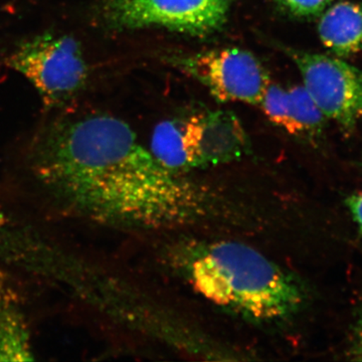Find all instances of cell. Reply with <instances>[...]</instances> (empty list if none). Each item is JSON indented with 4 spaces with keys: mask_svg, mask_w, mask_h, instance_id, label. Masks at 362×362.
I'll use <instances>...</instances> for the list:
<instances>
[{
    "mask_svg": "<svg viewBox=\"0 0 362 362\" xmlns=\"http://www.w3.org/2000/svg\"><path fill=\"white\" fill-rule=\"evenodd\" d=\"M187 119L159 123L151 139V153L164 168L182 173L192 168L187 143Z\"/></svg>",
    "mask_w": 362,
    "mask_h": 362,
    "instance_id": "cell-10",
    "label": "cell"
},
{
    "mask_svg": "<svg viewBox=\"0 0 362 362\" xmlns=\"http://www.w3.org/2000/svg\"><path fill=\"white\" fill-rule=\"evenodd\" d=\"M259 106L272 123L294 135L291 100L288 90L271 82L267 86Z\"/></svg>",
    "mask_w": 362,
    "mask_h": 362,
    "instance_id": "cell-12",
    "label": "cell"
},
{
    "mask_svg": "<svg viewBox=\"0 0 362 362\" xmlns=\"http://www.w3.org/2000/svg\"><path fill=\"white\" fill-rule=\"evenodd\" d=\"M304 88L326 118L352 130L362 118V71L320 54L288 49Z\"/></svg>",
    "mask_w": 362,
    "mask_h": 362,
    "instance_id": "cell-5",
    "label": "cell"
},
{
    "mask_svg": "<svg viewBox=\"0 0 362 362\" xmlns=\"http://www.w3.org/2000/svg\"><path fill=\"white\" fill-rule=\"evenodd\" d=\"M28 164L59 206L99 225L168 228L199 223L216 209L206 188L164 168L127 123L107 114L49 123L33 141Z\"/></svg>",
    "mask_w": 362,
    "mask_h": 362,
    "instance_id": "cell-1",
    "label": "cell"
},
{
    "mask_svg": "<svg viewBox=\"0 0 362 362\" xmlns=\"http://www.w3.org/2000/svg\"><path fill=\"white\" fill-rule=\"evenodd\" d=\"M175 64L220 102L259 105L270 78L259 59L240 49H214L176 58Z\"/></svg>",
    "mask_w": 362,
    "mask_h": 362,
    "instance_id": "cell-6",
    "label": "cell"
},
{
    "mask_svg": "<svg viewBox=\"0 0 362 362\" xmlns=\"http://www.w3.org/2000/svg\"><path fill=\"white\" fill-rule=\"evenodd\" d=\"M346 204L352 214V218L362 233V192L349 197Z\"/></svg>",
    "mask_w": 362,
    "mask_h": 362,
    "instance_id": "cell-15",
    "label": "cell"
},
{
    "mask_svg": "<svg viewBox=\"0 0 362 362\" xmlns=\"http://www.w3.org/2000/svg\"><path fill=\"white\" fill-rule=\"evenodd\" d=\"M279 6L292 16L312 18L320 16L333 0H276Z\"/></svg>",
    "mask_w": 362,
    "mask_h": 362,
    "instance_id": "cell-13",
    "label": "cell"
},
{
    "mask_svg": "<svg viewBox=\"0 0 362 362\" xmlns=\"http://www.w3.org/2000/svg\"><path fill=\"white\" fill-rule=\"evenodd\" d=\"M233 0H102L95 23L110 32L162 28L204 37L225 25Z\"/></svg>",
    "mask_w": 362,
    "mask_h": 362,
    "instance_id": "cell-4",
    "label": "cell"
},
{
    "mask_svg": "<svg viewBox=\"0 0 362 362\" xmlns=\"http://www.w3.org/2000/svg\"><path fill=\"white\" fill-rule=\"evenodd\" d=\"M187 143L192 168L237 161L250 149L242 123L228 111L209 112L187 118Z\"/></svg>",
    "mask_w": 362,
    "mask_h": 362,
    "instance_id": "cell-7",
    "label": "cell"
},
{
    "mask_svg": "<svg viewBox=\"0 0 362 362\" xmlns=\"http://www.w3.org/2000/svg\"><path fill=\"white\" fill-rule=\"evenodd\" d=\"M347 354L352 361H362V309L357 316L356 324L352 329L351 340H350Z\"/></svg>",
    "mask_w": 362,
    "mask_h": 362,
    "instance_id": "cell-14",
    "label": "cell"
},
{
    "mask_svg": "<svg viewBox=\"0 0 362 362\" xmlns=\"http://www.w3.org/2000/svg\"><path fill=\"white\" fill-rule=\"evenodd\" d=\"M178 265L202 297L254 322L287 320L306 300L303 285L295 276L243 243H194L181 250Z\"/></svg>",
    "mask_w": 362,
    "mask_h": 362,
    "instance_id": "cell-2",
    "label": "cell"
},
{
    "mask_svg": "<svg viewBox=\"0 0 362 362\" xmlns=\"http://www.w3.org/2000/svg\"><path fill=\"white\" fill-rule=\"evenodd\" d=\"M291 100L294 136L316 139L322 134L326 116L320 110L304 86H295L288 89Z\"/></svg>",
    "mask_w": 362,
    "mask_h": 362,
    "instance_id": "cell-11",
    "label": "cell"
},
{
    "mask_svg": "<svg viewBox=\"0 0 362 362\" xmlns=\"http://www.w3.org/2000/svg\"><path fill=\"white\" fill-rule=\"evenodd\" d=\"M7 221L4 220V218H2L0 216V244H1L2 240L6 243H8V237L7 235H11L9 233L8 230H6Z\"/></svg>",
    "mask_w": 362,
    "mask_h": 362,
    "instance_id": "cell-16",
    "label": "cell"
},
{
    "mask_svg": "<svg viewBox=\"0 0 362 362\" xmlns=\"http://www.w3.org/2000/svg\"><path fill=\"white\" fill-rule=\"evenodd\" d=\"M6 64L33 85L47 109L70 105L89 80L82 45L66 33L47 32L21 42Z\"/></svg>",
    "mask_w": 362,
    "mask_h": 362,
    "instance_id": "cell-3",
    "label": "cell"
},
{
    "mask_svg": "<svg viewBox=\"0 0 362 362\" xmlns=\"http://www.w3.org/2000/svg\"><path fill=\"white\" fill-rule=\"evenodd\" d=\"M32 335L20 294L8 274L0 268V361H30Z\"/></svg>",
    "mask_w": 362,
    "mask_h": 362,
    "instance_id": "cell-8",
    "label": "cell"
},
{
    "mask_svg": "<svg viewBox=\"0 0 362 362\" xmlns=\"http://www.w3.org/2000/svg\"><path fill=\"white\" fill-rule=\"evenodd\" d=\"M321 42L333 54L346 57L362 52V4L340 1L328 7L318 23Z\"/></svg>",
    "mask_w": 362,
    "mask_h": 362,
    "instance_id": "cell-9",
    "label": "cell"
}]
</instances>
